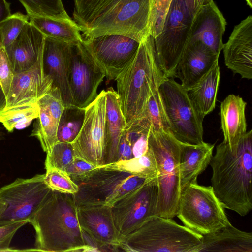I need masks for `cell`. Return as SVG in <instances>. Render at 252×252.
<instances>
[{"mask_svg":"<svg viewBox=\"0 0 252 252\" xmlns=\"http://www.w3.org/2000/svg\"><path fill=\"white\" fill-rule=\"evenodd\" d=\"M155 0H74L83 37L120 34L142 41L150 35Z\"/></svg>","mask_w":252,"mask_h":252,"instance_id":"obj_1","label":"cell"},{"mask_svg":"<svg viewBox=\"0 0 252 252\" xmlns=\"http://www.w3.org/2000/svg\"><path fill=\"white\" fill-rule=\"evenodd\" d=\"M214 192L224 208L241 216L252 209V130L240 139L235 154L222 141L210 163Z\"/></svg>","mask_w":252,"mask_h":252,"instance_id":"obj_2","label":"cell"},{"mask_svg":"<svg viewBox=\"0 0 252 252\" xmlns=\"http://www.w3.org/2000/svg\"><path fill=\"white\" fill-rule=\"evenodd\" d=\"M42 252H90L86 244L72 194L52 190L30 220Z\"/></svg>","mask_w":252,"mask_h":252,"instance_id":"obj_3","label":"cell"},{"mask_svg":"<svg viewBox=\"0 0 252 252\" xmlns=\"http://www.w3.org/2000/svg\"><path fill=\"white\" fill-rule=\"evenodd\" d=\"M164 78L157 62L153 37L149 35L140 42L133 60L116 79L126 125L145 113L151 94Z\"/></svg>","mask_w":252,"mask_h":252,"instance_id":"obj_4","label":"cell"},{"mask_svg":"<svg viewBox=\"0 0 252 252\" xmlns=\"http://www.w3.org/2000/svg\"><path fill=\"white\" fill-rule=\"evenodd\" d=\"M202 237L172 218L155 216L121 238L119 247L126 252H199Z\"/></svg>","mask_w":252,"mask_h":252,"instance_id":"obj_5","label":"cell"},{"mask_svg":"<svg viewBox=\"0 0 252 252\" xmlns=\"http://www.w3.org/2000/svg\"><path fill=\"white\" fill-rule=\"evenodd\" d=\"M183 143L170 131L150 130L148 146L154 156L158 170L157 215L176 216L181 189L180 157Z\"/></svg>","mask_w":252,"mask_h":252,"instance_id":"obj_6","label":"cell"},{"mask_svg":"<svg viewBox=\"0 0 252 252\" xmlns=\"http://www.w3.org/2000/svg\"><path fill=\"white\" fill-rule=\"evenodd\" d=\"M197 10L195 0H173L161 33L153 38L157 62L165 78L175 76Z\"/></svg>","mask_w":252,"mask_h":252,"instance_id":"obj_7","label":"cell"},{"mask_svg":"<svg viewBox=\"0 0 252 252\" xmlns=\"http://www.w3.org/2000/svg\"><path fill=\"white\" fill-rule=\"evenodd\" d=\"M70 177L78 187L77 192L72 195L77 208L93 205L111 207L148 180L103 167Z\"/></svg>","mask_w":252,"mask_h":252,"instance_id":"obj_8","label":"cell"},{"mask_svg":"<svg viewBox=\"0 0 252 252\" xmlns=\"http://www.w3.org/2000/svg\"><path fill=\"white\" fill-rule=\"evenodd\" d=\"M176 216L185 226L203 236L231 224L212 186L197 182L181 190Z\"/></svg>","mask_w":252,"mask_h":252,"instance_id":"obj_9","label":"cell"},{"mask_svg":"<svg viewBox=\"0 0 252 252\" xmlns=\"http://www.w3.org/2000/svg\"><path fill=\"white\" fill-rule=\"evenodd\" d=\"M158 90L170 126V132L180 142L192 145L203 143V121L188 92L173 78H164Z\"/></svg>","mask_w":252,"mask_h":252,"instance_id":"obj_10","label":"cell"},{"mask_svg":"<svg viewBox=\"0 0 252 252\" xmlns=\"http://www.w3.org/2000/svg\"><path fill=\"white\" fill-rule=\"evenodd\" d=\"M52 191L45 182L44 174L17 178L0 188V226L29 222Z\"/></svg>","mask_w":252,"mask_h":252,"instance_id":"obj_11","label":"cell"},{"mask_svg":"<svg viewBox=\"0 0 252 252\" xmlns=\"http://www.w3.org/2000/svg\"><path fill=\"white\" fill-rule=\"evenodd\" d=\"M158 197L157 178L147 180L111 207L120 241L121 238L138 228L150 219L158 216Z\"/></svg>","mask_w":252,"mask_h":252,"instance_id":"obj_12","label":"cell"},{"mask_svg":"<svg viewBox=\"0 0 252 252\" xmlns=\"http://www.w3.org/2000/svg\"><path fill=\"white\" fill-rule=\"evenodd\" d=\"M106 91L103 90L85 108L82 128L71 143L75 157L96 167L105 164Z\"/></svg>","mask_w":252,"mask_h":252,"instance_id":"obj_13","label":"cell"},{"mask_svg":"<svg viewBox=\"0 0 252 252\" xmlns=\"http://www.w3.org/2000/svg\"><path fill=\"white\" fill-rule=\"evenodd\" d=\"M105 77L82 41L71 43L68 83L72 105L85 108L97 97V90Z\"/></svg>","mask_w":252,"mask_h":252,"instance_id":"obj_14","label":"cell"},{"mask_svg":"<svg viewBox=\"0 0 252 252\" xmlns=\"http://www.w3.org/2000/svg\"><path fill=\"white\" fill-rule=\"evenodd\" d=\"M140 42L120 34L83 37L84 45L109 81L116 80L130 64Z\"/></svg>","mask_w":252,"mask_h":252,"instance_id":"obj_15","label":"cell"},{"mask_svg":"<svg viewBox=\"0 0 252 252\" xmlns=\"http://www.w3.org/2000/svg\"><path fill=\"white\" fill-rule=\"evenodd\" d=\"M77 217L83 232L96 243L101 251H118L120 239L110 206L77 208Z\"/></svg>","mask_w":252,"mask_h":252,"instance_id":"obj_16","label":"cell"},{"mask_svg":"<svg viewBox=\"0 0 252 252\" xmlns=\"http://www.w3.org/2000/svg\"><path fill=\"white\" fill-rule=\"evenodd\" d=\"M226 67L242 78H252V17L236 25L222 48Z\"/></svg>","mask_w":252,"mask_h":252,"instance_id":"obj_17","label":"cell"},{"mask_svg":"<svg viewBox=\"0 0 252 252\" xmlns=\"http://www.w3.org/2000/svg\"><path fill=\"white\" fill-rule=\"evenodd\" d=\"M70 44L45 37L42 54L44 72L52 80V88L60 91L64 107L72 105L68 83Z\"/></svg>","mask_w":252,"mask_h":252,"instance_id":"obj_18","label":"cell"},{"mask_svg":"<svg viewBox=\"0 0 252 252\" xmlns=\"http://www.w3.org/2000/svg\"><path fill=\"white\" fill-rule=\"evenodd\" d=\"M52 88V81L43 71L42 57L27 71L14 73L5 107L37 103Z\"/></svg>","mask_w":252,"mask_h":252,"instance_id":"obj_19","label":"cell"},{"mask_svg":"<svg viewBox=\"0 0 252 252\" xmlns=\"http://www.w3.org/2000/svg\"><path fill=\"white\" fill-rule=\"evenodd\" d=\"M45 36L30 21L5 49L14 73L30 69L42 57Z\"/></svg>","mask_w":252,"mask_h":252,"instance_id":"obj_20","label":"cell"},{"mask_svg":"<svg viewBox=\"0 0 252 252\" xmlns=\"http://www.w3.org/2000/svg\"><path fill=\"white\" fill-rule=\"evenodd\" d=\"M226 25L224 17L214 1L202 6L195 14L189 41L199 42L220 55Z\"/></svg>","mask_w":252,"mask_h":252,"instance_id":"obj_21","label":"cell"},{"mask_svg":"<svg viewBox=\"0 0 252 252\" xmlns=\"http://www.w3.org/2000/svg\"><path fill=\"white\" fill-rule=\"evenodd\" d=\"M219 55L198 41H189L177 65L174 77L188 91L218 62Z\"/></svg>","mask_w":252,"mask_h":252,"instance_id":"obj_22","label":"cell"},{"mask_svg":"<svg viewBox=\"0 0 252 252\" xmlns=\"http://www.w3.org/2000/svg\"><path fill=\"white\" fill-rule=\"evenodd\" d=\"M247 103L239 95H228L221 102L220 116L223 142L235 154L241 138L247 132Z\"/></svg>","mask_w":252,"mask_h":252,"instance_id":"obj_23","label":"cell"},{"mask_svg":"<svg viewBox=\"0 0 252 252\" xmlns=\"http://www.w3.org/2000/svg\"><path fill=\"white\" fill-rule=\"evenodd\" d=\"M214 146L204 141L196 145L183 143L180 157L181 190L189 184L197 182L198 176L210 164Z\"/></svg>","mask_w":252,"mask_h":252,"instance_id":"obj_24","label":"cell"},{"mask_svg":"<svg viewBox=\"0 0 252 252\" xmlns=\"http://www.w3.org/2000/svg\"><path fill=\"white\" fill-rule=\"evenodd\" d=\"M106 156L104 165L118 160L119 145L126 125L116 91L110 87L106 91Z\"/></svg>","mask_w":252,"mask_h":252,"instance_id":"obj_25","label":"cell"},{"mask_svg":"<svg viewBox=\"0 0 252 252\" xmlns=\"http://www.w3.org/2000/svg\"><path fill=\"white\" fill-rule=\"evenodd\" d=\"M252 252V233L231 224L214 233L203 235L199 252Z\"/></svg>","mask_w":252,"mask_h":252,"instance_id":"obj_26","label":"cell"},{"mask_svg":"<svg viewBox=\"0 0 252 252\" xmlns=\"http://www.w3.org/2000/svg\"><path fill=\"white\" fill-rule=\"evenodd\" d=\"M220 78V69L218 62L196 84L187 91L190 101L202 120L215 107Z\"/></svg>","mask_w":252,"mask_h":252,"instance_id":"obj_27","label":"cell"},{"mask_svg":"<svg viewBox=\"0 0 252 252\" xmlns=\"http://www.w3.org/2000/svg\"><path fill=\"white\" fill-rule=\"evenodd\" d=\"M29 21L45 37L68 43H76L83 40L79 27L71 18L31 16Z\"/></svg>","mask_w":252,"mask_h":252,"instance_id":"obj_28","label":"cell"},{"mask_svg":"<svg viewBox=\"0 0 252 252\" xmlns=\"http://www.w3.org/2000/svg\"><path fill=\"white\" fill-rule=\"evenodd\" d=\"M37 103L39 107V113L34 123L31 136L38 139L43 150L48 154L58 142L57 130L61 117L52 113L43 102L38 100Z\"/></svg>","mask_w":252,"mask_h":252,"instance_id":"obj_29","label":"cell"},{"mask_svg":"<svg viewBox=\"0 0 252 252\" xmlns=\"http://www.w3.org/2000/svg\"><path fill=\"white\" fill-rule=\"evenodd\" d=\"M108 169L117 170L146 179L151 180L158 177V170L154 156L149 147L147 152L139 158L103 165Z\"/></svg>","mask_w":252,"mask_h":252,"instance_id":"obj_30","label":"cell"},{"mask_svg":"<svg viewBox=\"0 0 252 252\" xmlns=\"http://www.w3.org/2000/svg\"><path fill=\"white\" fill-rule=\"evenodd\" d=\"M37 103L17 105L5 107L0 111V122L9 132L14 129H22L28 126L39 115Z\"/></svg>","mask_w":252,"mask_h":252,"instance_id":"obj_31","label":"cell"},{"mask_svg":"<svg viewBox=\"0 0 252 252\" xmlns=\"http://www.w3.org/2000/svg\"><path fill=\"white\" fill-rule=\"evenodd\" d=\"M85 116V108L73 105L65 107L58 124V142L71 143L82 128Z\"/></svg>","mask_w":252,"mask_h":252,"instance_id":"obj_32","label":"cell"},{"mask_svg":"<svg viewBox=\"0 0 252 252\" xmlns=\"http://www.w3.org/2000/svg\"><path fill=\"white\" fill-rule=\"evenodd\" d=\"M31 16L70 19L62 0H18Z\"/></svg>","mask_w":252,"mask_h":252,"instance_id":"obj_33","label":"cell"},{"mask_svg":"<svg viewBox=\"0 0 252 252\" xmlns=\"http://www.w3.org/2000/svg\"><path fill=\"white\" fill-rule=\"evenodd\" d=\"M159 84L151 94L146 111L151 122V130L170 131L169 125L158 90Z\"/></svg>","mask_w":252,"mask_h":252,"instance_id":"obj_34","label":"cell"},{"mask_svg":"<svg viewBox=\"0 0 252 252\" xmlns=\"http://www.w3.org/2000/svg\"><path fill=\"white\" fill-rule=\"evenodd\" d=\"M29 17L20 12L11 14L0 24V39L2 47L6 49L17 37Z\"/></svg>","mask_w":252,"mask_h":252,"instance_id":"obj_35","label":"cell"},{"mask_svg":"<svg viewBox=\"0 0 252 252\" xmlns=\"http://www.w3.org/2000/svg\"><path fill=\"white\" fill-rule=\"evenodd\" d=\"M74 158L71 143L58 142L54 145L50 152L46 154L45 168H55L65 171Z\"/></svg>","mask_w":252,"mask_h":252,"instance_id":"obj_36","label":"cell"},{"mask_svg":"<svg viewBox=\"0 0 252 252\" xmlns=\"http://www.w3.org/2000/svg\"><path fill=\"white\" fill-rule=\"evenodd\" d=\"M45 169L44 181L52 190L72 195L77 192L78 186L65 171L51 167Z\"/></svg>","mask_w":252,"mask_h":252,"instance_id":"obj_37","label":"cell"},{"mask_svg":"<svg viewBox=\"0 0 252 252\" xmlns=\"http://www.w3.org/2000/svg\"><path fill=\"white\" fill-rule=\"evenodd\" d=\"M173 0H155L153 9L150 35L153 38L161 33Z\"/></svg>","mask_w":252,"mask_h":252,"instance_id":"obj_38","label":"cell"},{"mask_svg":"<svg viewBox=\"0 0 252 252\" xmlns=\"http://www.w3.org/2000/svg\"><path fill=\"white\" fill-rule=\"evenodd\" d=\"M13 70L9 59L3 47L0 48V84L6 98L14 77Z\"/></svg>","mask_w":252,"mask_h":252,"instance_id":"obj_39","label":"cell"},{"mask_svg":"<svg viewBox=\"0 0 252 252\" xmlns=\"http://www.w3.org/2000/svg\"><path fill=\"white\" fill-rule=\"evenodd\" d=\"M28 222L25 220L0 226V252L23 251L12 249L9 248V245L17 230Z\"/></svg>","mask_w":252,"mask_h":252,"instance_id":"obj_40","label":"cell"},{"mask_svg":"<svg viewBox=\"0 0 252 252\" xmlns=\"http://www.w3.org/2000/svg\"><path fill=\"white\" fill-rule=\"evenodd\" d=\"M95 168L96 167L94 165L74 156L73 160L66 168L65 171L70 176L83 174Z\"/></svg>","mask_w":252,"mask_h":252,"instance_id":"obj_41","label":"cell"},{"mask_svg":"<svg viewBox=\"0 0 252 252\" xmlns=\"http://www.w3.org/2000/svg\"><path fill=\"white\" fill-rule=\"evenodd\" d=\"M132 158L133 156L131 145L123 132L118 148V160H128Z\"/></svg>","mask_w":252,"mask_h":252,"instance_id":"obj_42","label":"cell"},{"mask_svg":"<svg viewBox=\"0 0 252 252\" xmlns=\"http://www.w3.org/2000/svg\"><path fill=\"white\" fill-rule=\"evenodd\" d=\"M10 5V3L6 0H0V24L11 14ZM1 47L0 39V48Z\"/></svg>","mask_w":252,"mask_h":252,"instance_id":"obj_43","label":"cell"},{"mask_svg":"<svg viewBox=\"0 0 252 252\" xmlns=\"http://www.w3.org/2000/svg\"><path fill=\"white\" fill-rule=\"evenodd\" d=\"M7 98L0 84V111L4 109L6 105Z\"/></svg>","mask_w":252,"mask_h":252,"instance_id":"obj_44","label":"cell"},{"mask_svg":"<svg viewBox=\"0 0 252 252\" xmlns=\"http://www.w3.org/2000/svg\"><path fill=\"white\" fill-rule=\"evenodd\" d=\"M196 6L198 9L200 7L208 4L213 1V0H195Z\"/></svg>","mask_w":252,"mask_h":252,"instance_id":"obj_45","label":"cell"},{"mask_svg":"<svg viewBox=\"0 0 252 252\" xmlns=\"http://www.w3.org/2000/svg\"><path fill=\"white\" fill-rule=\"evenodd\" d=\"M247 4L250 8H252V0H246Z\"/></svg>","mask_w":252,"mask_h":252,"instance_id":"obj_46","label":"cell"},{"mask_svg":"<svg viewBox=\"0 0 252 252\" xmlns=\"http://www.w3.org/2000/svg\"><path fill=\"white\" fill-rule=\"evenodd\" d=\"M4 139V134L1 131L0 129V140Z\"/></svg>","mask_w":252,"mask_h":252,"instance_id":"obj_47","label":"cell"}]
</instances>
